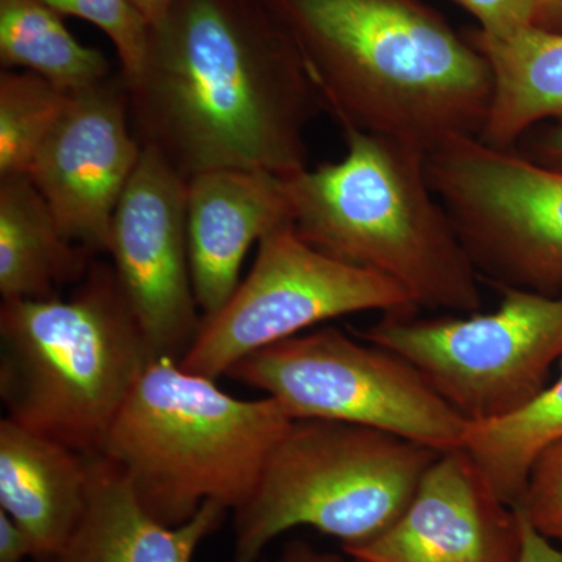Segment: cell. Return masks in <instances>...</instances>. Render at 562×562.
<instances>
[{
	"instance_id": "cell-7",
	"label": "cell",
	"mask_w": 562,
	"mask_h": 562,
	"mask_svg": "<svg viewBox=\"0 0 562 562\" xmlns=\"http://www.w3.org/2000/svg\"><path fill=\"white\" fill-rule=\"evenodd\" d=\"M227 376L266 392L294 420L361 425L439 453L464 447L469 430L413 364L335 327L255 351Z\"/></svg>"
},
{
	"instance_id": "cell-21",
	"label": "cell",
	"mask_w": 562,
	"mask_h": 562,
	"mask_svg": "<svg viewBox=\"0 0 562 562\" xmlns=\"http://www.w3.org/2000/svg\"><path fill=\"white\" fill-rule=\"evenodd\" d=\"M70 92L27 70L0 74V179L27 176Z\"/></svg>"
},
{
	"instance_id": "cell-28",
	"label": "cell",
	"mask_w": 562,
	"mask_h": 562,
	"mask_svg": "<svg viewBox=\"0 0 562 562\" xmlns=\"http://www.w3.org/2000/svg\"><path fill=\"white\" fill-rule=\"evenodd\" d=\"M276 562H353L349 557L342 558L339 554L321 552L313 546L303 541H292L284 547L279 560Z\"/></svg>"
},
{
	"instance_id": "cell-15",
	"label": "cell",
	"mask_w": 562,
	"mask_h": 562,
	"mask_svg": "<svg viewBox=\"0 0 562 562\" xmlns=\"http://www.w3.org/2000/svg\"><path fill=\"white\" fill-rule=\"evenodd\" d=\"M92 460L9 417L0 422V508L29 536L35 560H57L79 527Z\"/></svg>"
},
{
	"instance_id": "cell-29",
	"label": "cell",
	"mask_w": 562,
	"mask_h": 562,
	"mask_svg": "<svg viewBox=\"0 0 562 562\" xmlns=\"http://www.w3.org/2000/svg\"><path fill=\"white\" fill-rule=\"evenodd\" d=\"M149 27L158 24L166 16L176 0H128Z\"/></svg>"
},
{
	"instance_id": "cell-2",
	"label": "cell",
	"mask_w": 562,
	"mask_h": 562,
	"mask_svg": "<svg viewBox=\"0 0 562 562\" xmlns=\"http://www.w3.org/2000/svg\"><path fill=\"white\" fill-rule=\"evenodd\" d=\"M342 131L391 136L425 154L479 136L492 72L417 0H266Z\"/></svg>"
},
{
	"instance_id": "cell-8",
	"label": "cell",
	"mask_w": 562,
	"mask_h": 562,
	"mask_svg": "<svg viewBox=\"0 0 562 562\" xmlns=\"http://www.w3.org/2000/svg\"><path fill=\"white\" fill-rule=\"evenodd\" d=\"M497 291L501 305L491 313L383 314L355 335L413 364L469 424L503 419L535 401L562 360V294Z\"/></svg>"
},
{
	"instance_id": "cell-19",
	"label": "cell",
	"mask_w": 562,
	"mask_h": 562,
	"mask_svg": "<svg viewBox=\"0 0 562 562\" xmlns=\"http://www.w3.org/2000/svg\"><path fill=\"white\" fill-rule=\"evenodd\" d=\"M0 65L36 74L70 94L114 76L105 54L74 38L61 14L41 0H0Z\"/></svg>"
},
{
	"instance_id": "cell-30",
	"label": "cell",
	"mask_w": 562,
	"mask_h": 562,
	"mask_svg": "<svg viewBox=\"0 0 562 562\" xmlns=\"http://www.w3.org/2000/svg\"><path fill=\"white\" fill-rule=\"evenodd\" d=\"M541 13H539L538 27L547 18L562 16V0H539Z\"/></svg>"
},
{
	"instance_id": "cell-18",
	"label": "cell",
	"mask_w": 562,
	"mask_h": 562,
	"mask_svg": "<svg viewBox=\"0 0 562 562\" xmlns=\"http://www.w3.org/2000/svg\"><path fill=\"white\" fill-rule=\"evenodd\" d=\"M90 251L70 241L27 176L0 179V294L2 301L57 297L79 283Z\"/></svg>"
},
{
	"instance_id": "cell-1",
	"label": "cell",
	"mask_w": 562,
	"mask_h": 562,
	"mask_svg": "<svg viewBox=\"0 0 562 562\" xmlns=\"http://www.w3.org/2000/svg\"><path fill=\"white\" fill-rule=\"evenodd\" d=\"M127 88L140 143L187 179L308 168L305 131L324 110L266 0H176Z\"/></svg>"
},
{
	"instance_id": "cell-23",
	"label": "cell",
	"mask_w": 562,
	"mask_h": 562,
	"mask_svg": "<svg viewBox=\"0 0 562 562\" xmlns=\"http://www.w3.org/2000/svg\"><path fill=\"white\" fill-rule=\"evenodd\" d=\"M517 508L536 530L552 541H562V442L539 454Z\"/></svg>"
},
{
	"instance_id": "cell-24",
	"label": "cell",
	"mask_w": 562,
	"mask_h": 562,
	"mask_svg": "<svg viewBox=\"0 0 562 562\" xmlns=\"http://www.w3.org/2000/svg\"><path fill=\"white\" fill-rule=\"evenodd\" d=\"M482 24L487 35H505L519 29L538 25L539 0H457Z\"/></svg>"
},
{
	"instance_id": "cell-27",
	"label": "cell",
	"mask_w": 562,
	"mask_h": 562,
	"mask_svg": "<svg viewBox=\"0 0 562 562\" xmlns=\"http://www.w3.org/2000/svg\"><path fill=\"white\" fill-rule=\"evenodd\" d=\"M25 558H33L31 539L0 509V562H24Z\"/></svg>"
},
{
	"instance_id": "cell-17",
	"label": "cell",
	"mask_w": 562,
	"mask_h": 562,
	"mask_svg": "<svg viewBox=\"0 0 562 562\" xmlns=\"http://www.w3.org/2000/svg\"><path fill=\"white\" fill-rule=\"evenodd\" d=\"M472 44L492 72V101L476 138L516 149L542 121L562 117V33L530 25L505 35L480 31Z\"/></svg>"
},
{
	"instance_id": "cell-12",
	"label": "cell",
	"mask_w": 562,
	"mask_h": 562,
	"mask_svg": "<svg viewBox=\"0 0 562 562\" xmlns=\"http://www.w3.org/2000/svg\"><path fill=\"white\" fill-rule=\"evenodd\" d=\"M131 122L122 72L74 92L27 172L65 235L92 257L109 254L114 211L143 154Z\"/></svg>"
},
{
	"instance_id": "cell-26",
	"label": "cell",
	"mask_w": 562,
	"mask_h": 562,
	"mask_svg": "<svg viewBox=\"0 0 562 562\" xmlns=\"http://www.w3.org/2000/svg\"><path fill=\"white\" fill-rule=\"evenodd\" d=\"M520 143L525 144V149L517 151H520L524 157L541 162L543 166H549V168L561 169L562 171V122L547 128V131L539 133V135L524 136Z\"/></svg>"
},
{
	"instance_id": "cell-3",
	"label": "cell",
	"mask_w": 562,
	"mask_h": 562,
	"mask_svg": "<svg viewBox=\"0 0 562 562\" xmlns=\"http://www.w3.org/2000/svg\"><path fill=\"white\" fill-rule=\"evenodd\" d=\"M342 132L341 160L284 177L295 233L394 281L419 310L482 312V280L432 191L427 154L391 136Z\"/></svg>"
},
{
	"instance_id": "cell-9",
	"label": "cell",
	"mask_w": 562,
	"mask_h": 562,
	"mask_svg": "<svg viewBox=\"0 0 562 562\" xmlns=\"http://www.w3.org/2000/svg\"><path fill=\"white\" fill-rule=\"evenodd\" d=\"M428 179L482 283L562 294V171L460 136L427 154Z\"/></svg>"
},
{
	"instance_id": "cell-25",
	"label": "cell",
	"mask_w": 562,
	"mask_h": 562,
	"mask_svg": "<svg viewBox=\"0 0 562 562\" xmlns=\"http://www.w3.org/2000/svg\"><path fill=\"white\" fill-rule=\"evenodd\" d=\"M516 509L520 519V553L517 562H562V550L532 527L522 509Z\"/></svg>"
},
{
	"instance_id": "cell-11",
	"label": "cell",
	"mask_w": 562,
	"mask_h": 562,
	"mask_svg": "<svg viewBox=\"0 0 562 562\" xmlns=\"http://www.w3.org/2000/svg\"><path fill=\"white\" fill-rule=\"evenodd\" d=\"M188 179L144 146L111 222L109 255L155 357L180 361L201 331L188 247Z\"/></svg>"
},
{
	"instance_id": "cell-16",
	"label": "cell",
	"mask_w": 562,
	"mask_h": 562,
	"mask_svg": "<svg viewBox=\"0 0 562 562\" xmlns=\"http://www.w3.org/2000/svg\"><path fill=\"white\" fill-rule=\"evenodd\" d=\"M227 509L205 503L188 522L169 527L151 517L124 475L105 458L92 460L87 509L60 557L52 562H192Z\"/></svg>"
},
{
	"instance_id": "cell-6",
	"label": "cell",
	"mask_w": 562,
	"mask_h": 562,
	"mask_svg": "<svg viewBox=\"0 0 562 562\" xmlns=\"http://www.w3.org/2000/svg\"><path fill=\"white\" fill-rule=\"evenodd\" d=\"M439 452L335 420H294L250 501L235 512L232 562H257L283 532L310 527L357 546L409 505Z\"/></svg>"
},
{
	"instance_id": "cell-10",
	"label": "cell",
	"mask_w": 562,
	"mask_h": 562,
	"mask_svg": "<svg viewBox=\"0 0 562 562\" xmlns=\"http://www.w3.org/2000/svg\"><path fill=\"white\" fill-rule=\"evenodd\" d=\"M368 312L420 310L394 281L316 249L284 225L261 239L250 272L231 301L203 319L179 364L217 380L255 351L336 317Z\"/></svg>"
},
{
	"instance_id": "cell-14",
	"label": "cell",
	"mask_w": 562,
	"mask_h": 562,
	"mask_svg": "<svg viewBox=\"0 0 562 562\" xmlns=\"http://www.w3.org/2000/svg\"><path fill=\"white\" fill-rule=\"evenodd\" d=\"M187 210L192 286L205 319L220 312L241 283L250 247L291 224L286 180L247 169L198 173L188 179Z\"/></svg>"
},
{
	"instance_id": "cell-13",
	"label": "cell",
	"mask_w": 562,
	"mask_h": 562,
	"mask_svg": "<svg viewBox=\"0 0 562 562\" xmlns=\"http://www.w3.org/2000/svg\"><path fill=\"white\" fill-rule=\"evenodd\" d=\"M342 550L353 562H517L519 513L461 447L436 458L391 527Z\"/></svg>"
},
{
	"instance_id": "cell-20",
	"label": "cell",
	"mask_w": 562,
	"mask_h": 562,
	"mask_svg": "<svg viewBox=\"0 0 562 562\" xmlns=\"http://www.w3.org/2000/svg\"><path fill=\"white\" fill-rule=\"evenodd\" d=\"M562 442V360L557 382L525 408L486 424H469L464 449L494 494L517 508L539 454Z\"/></svg>"
},
{
	"instance_id": "cell-5",
	"label": "cell",
	"mask_w": 562,
	"mask_h": 562,
	"mask_svg": "<svg viewBox=\"0 0 562 562\" xmlns=\"http://www.w3.org/2000/svg\"><path fill=\"white\" fill-rule=\"evenodd\" d=\"M0 341L7 417L88 458L155 358L113 266L98 261L69 299L2 301Z\"/></svg>"
},
{
	"instance_id": "cell-4",
	"label": "cell",
	"mask_w": 562,
	"mask_h": 562,
	"mask_svg": "<svg viewBox=\"0 0 562 562\" xmlns=\"http://www.w3.org/2000/svg\"><path fill=\"white\" fill-rule=\"evenodd\" d=\"M292 422L268 395L233 397L216 380L155 357L122 406L101 457L124 475L151 517L177 527L205 503L227 512L246 505Z\"/></svg>"
},
{
	"instance_id": "cell-22",
	"label": "cell",
	"mask_w": 562,
	"mask_h": 562,
	"mask_svg": "<svg viewBox=\"0 0 562 562\" xmlns=\"http://www.w3.org/2000/svg\"><path fill=\"white\" fill-rule=\"evenodd\" d=\"M61 16L79 18L109 36L121 63V72L131 83L138 76L150 27L128 0H41Z\"/></svg>"
}]
</instances>
